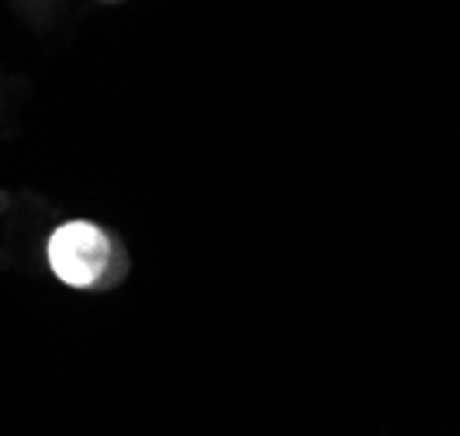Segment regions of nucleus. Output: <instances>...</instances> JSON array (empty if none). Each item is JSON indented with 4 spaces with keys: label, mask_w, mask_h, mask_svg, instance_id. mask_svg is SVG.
<instances>
[{
    "label": "nucleus",
    "mask_w": 460,
    "mask_h": 436,
    "mask_svg": "<svg viewBox=\"0 0 460 436\" xmlns=\"http://www.w3.org/2000/svg\"><path fill=\"white\" fill-rule=\"evenodd\" d=\"M108 260H111V243L91 222H66L49 239V263L69 288L97 284L108 271Z\"/></svg>",
    "instance_id": "f257e3e1"
}]
</instances>
